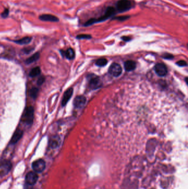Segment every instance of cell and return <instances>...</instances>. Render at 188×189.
<instances>
[{
  "label": "cell",
  "mask_w": 188,
  "mask_h": 189,
  "mask_svg": "<svg viewBox=\"0 0 188 189\" xmlns=\"http://www.w3.org/2000/svg\"><path fill=\"white\" fill-rule=\"evenodd\" d=\"M118 14L117 10L113 6H108L105 10L104 13L98 18H90L84 24V27H89L93 24L99 23L113 18Z\"/></svg>",
  "instance_id": "1"
},
{
  "label": "cell",
  "mask_w": 188,
  "mask_h": 189,
  "mask_svg": "<svg viewBox=\"0 0 188 189\" xmlns=\"http://www.w3.org/2000/svg\"><path fill=\"white\" fill-rule=\"evenodd\" d=\"M134 7V3L132 0H119L115 4V9L118 13L128 12Z\"/></svg>",
  "instance_id": "2"
},
{
  "label": "cell",
  "mask_w": 188,
  "mask_h": 189,
  "mask_svg": "<svg viewBox=\"0 0 188 189\" xmlns=\"http://www.w3.org/2000/svg\"><path fill=\"white\" fill-rule=\"evenodd\" d=\"M34 116V110L33 107L29 106L25 109L23 114V120L27 124H32Z\"/></svg>",
  "instance_id": "3"
},
{
  "label": "cell",
  "mask_w": 188,
  "mask_h": 189,
  "mask_svg": "<svg viewBox=\"0 0 188 189\" xmlns=\"http://www.w3.org/2000/svg\"><path fill=\"white\" fill-rule=\"evenodd\" d=\"M89 78V85L92 89H97L102 86V82L98 76L93 74L90 75Z\"/></svg>",
  "instance_id": "4"
},
{
  "label": "cell",
  "mask_w": 188,
  "mask_h": 189,
  "mask_svg": "<svg viewBox=\"0 0 188 189\" xmlns=\"http://www.w3.org/2000/svg\"><path fill=\"white\" fill-rule=\"evenodd\" d=\"M108 72L109 74L115 77H118L121 75L122 72V68L119 64L113 63L111 65Z\"/></svg>",
  "instance_id": "5"
},
{
  "label": "cell",
  "mask_w": 188,
  "mask_h": 189,
  "mask_svg": "<svg viewBox=\"0 0 188 189\" xmlns=\"http://www.w3.org/2000/svg\"><path fill=\"white\" fill-rule=\"evenodd\" d=\"M32 168L36 173H42L45 168V162L43 159H38L32 164Z\"/></svg>",
  "instance_id": "6"
},
{
  "label": "cell",
  "mask_w": 188,
  "mask_h": 189,
  "mask_svg": "<svg viewBox=\"0 0 188 189\" xmlns=\"http://www.w3.org/2000/svg\"><path fill=\"white\" fill-rule=\"evenodd\" d=\"M155 70L156 74L159 76H164L167 74V68L163 63L157 64L155 66Z\"/></svg>",
  "instance_id": "7"
},
{
  "label": "cell",
  "mask_w": 188,
  "mask_h": 189,
  "mask_svg": "<svg viewBox=\"0 0 188 189\" xmlns=\"http://www.w3.org/2000/svg\"><path fill=\"white\" fill-rule=\"evenodd\" d=\"M38 179V176L36 172L30 171L28 173L26 177V181L28 185H33L36 183Z\"/></svg>",
  "instance_id": "8"
},
{
  "label": "cell",
  "mask_w": 188,
  "mask_h": 189,
  "mask_svg": "<svg viewBox=\"0 0 188 189\" xmlns=\"http://www.w3.org/2000/svg\"><path fill=\"white\" fill-rule=\"evenodd\" d=\"M86 102V99L84 96H78L75 97L73 105L76 108H81L84 107Z\"/></svg>",
  "instance_id": "9"
},
{
  "label": "cell",
  "mask_w": 188,
  "mask_h": 189,
  "mask_svg": "<svg viewBox=\"0 0 188 189\" xmlns=\"http://www.w3.org/2000/svg\"><path fill=\"white\" fill-rule=\"evenodd\" d=\"M73 92V90L72 88H70L65 91V93L63 94L62 102H61L63 106H65L67 103V102H69V100L72 96Z\"/></svg>",
  "instance_id": "10"
},
{
  "label": "cell",
  "mask_w": 188,
  "mask_h": 189,
  "mask_svg": "<svg viewBox=\"0 0 188 189\" xmlns=\"http://www.w3.org/2000/svg\"><path fill=\"white\" fill-rule=\"evenodd\" d=\"M23 134V132L21 129H17V131H15L11 139L10 143L11 144L17 143L22 137Z\"/></svg>",
  "instance_id": "11"
},
{
  "label": "cell",
  "mask_w": 188,
  "mask_h": 189,
  "mask_svg": "<svg viewBox=\"0 0 188 189\" xmlns=\"http://www.w3.org/2000/svg\"><path fill=\"white\" fill-rule=\"evenodd\" d=\"M11 163L9 162L5 161L0 164V174L5 175L11 169Z\"/></svg>",
  "instance_id": "12"
},
{
  "label": "cell",
  "mask_w": 188,
  "mask_h": 189,
  "mask_svg": "<svg viewBox=\"0 0 188 189\" xmlns=\"http://www.w3.org/2000/svg\"><path fill=\"white\" fill-rule=\"evenodd\" d=\"M39 18L42 21H49V22H57L59 21V19L56 16L52 15H49V14H44V15L40 16Z\"/></svg>",
  "instance_id": "13"
},
{
  "label": "cell",
  "mask_w": 188,
  "mask_h": 189,
  "mask_svg": "<svg viewBox=\"0 0 188 189\" xmlns=\"http://www.w3.org/2000/svg\"><path fill=\"white\" fill-rule=\"evenodd\" d=\"M136 64L134 61L128 60L124 63V68L126 71L131 72L136 68Z\"/></svg>",
  "instance_id": "14"
},
{
  "label": "cell",
  "mask_w": 188,
  "mask_h": 189,
  "mask_svg": "<svg viewBox=\"0 0 188 189\" xmlns=\"http://www.w3.org/2000/svg\"><path fill=\"white\" fill-rule=\"evenodd\" d=\"M60 143V139L59 137L55 135L51 138L49 142V145L51 148H56L59 146Z\"/></svg>",
  "instance_id": "15"
},
{
  "label": "cell",
  "mask_w": 188,
  "mask_h": 189,
  "mask_svg": "<svg viewBox=\"0 0 188 189\" xmlns=\"http://www.w3.org/2000/svg\"><path fill=\"white\" fill-rule=\"evenodd\" d=\"M63 54L70 60L74 59L75 57V51L72 48H69L66 50V51H63Z\"/></svg>",
  "instance_id": "16"
},
{
  "label": "cell",
  "mask_w": 188,
  "mask_h": 189,
  "mask_svg": "<svg viewBox=\"0 0 188 189\" xmlns=\"http://www.w3.org/2000/svg\"><path fill=\"white\" fill-rule=\"evenodd\" d=\"M32 40V38L29 37H26L23 38H21L20 39H18L17 40H15L14 42L17 43L18 44L20 45H26L29 44Z\"/></svg>",
  "instance_id": "17"
},
{
  "label": "cell",
  "mask_w": 188,
  "mask_h": 189,
  "mask_svg": "<svg viewBox=\"0 0 188 189\" xmlns=\"http://www.w3.org/2000/svg\"><path fill=\"white\" fill-rule=\"evenodd\" d=\"M39 58H40V54H39V53H36L29 58H28L26 61V63L28 64H30L31 63H34L36 61H37L39 59Z\"/></svg>",
  "instance_id": "18"
},
{
  "label": "cell",
  "mask_w": 188,
  "mask_h": 189,
  "mask_svg": "<svg viewBox=\"0 0 188 189\" xmlns=\"http://www.w3.org/2000/svg\"><path fill=\"white\" fill-rule=\"evenodd\" d=\"M41 72V69L39 68V66L35 67L30 70L29 72V76L32 78H34L37 76L40 75Z\"/></svg>",
  "instance_id": "19"
},
{
  "label": "cell",
  "mask_w": 188,
  "mask_h": 189,
  "mask_svg": "<svg viewBox=\"0 0 188 189\" xmlns=\"http://www.w3.org/2000/svg\"><path fill=\"white\" fill-rule=\"evenodd\" d=\"M131 18L130 15L120 16H114L113 18H111V20H116L120 22H124L127 21Z\"/></svg>",
  "instance_id": "20"
},
{
  "label": "cell",
  "mask_w": 188,
  "mask_h": 189,
  "mask_svg": "<svg viewBox=\"0 0 188 189\" xmlns=\"http://www.w3.org/2000/svg\"><path fill=\"white\" fill-rule=\"evenodd\" d=\"M38 93H39V89L36 87H33L30 90V92H29L30 96L33 98V99H36L38 96Z\"/></svg>",
  "instance_id": "21"
},
{
  "label": "cell",
  "mask_w": 188,
  "mask_h": 189,
  "mask_svg": "<svg viewBox=\"0 0 188 189\" xmlns=\"http://www.w3.org/2000/svg\"><path fill=\"white\" fill-rule=\"evenodd\" d=\"M107 63L108 61L106 59L102 58V59H99L97 60L96 64L97 66H104L107 65Z\"/></svg>",
  "instance_id": "22"
},
{
  "label": "cell",
  "mask_w": 188,
  "mask_h": 189,
  "mask_svg": "<svg viewBox=\"0 0 188 189\" xmlns=\"http://www.w3.org/2000/svg\"><path fill=\"white\" fill-rule=\"evenodd\" d=\"M92 38V36L90 34H79L76 37V38L78 39H90Z\"/></svg>",
  "instance_id": "23"
},
{
  "label": "cell",
  "mask_w": 188,
  "mask_h": 189,
  "mask_svg": "<svg viewBox=\"0 0 188 189\" xmlns=\"http://www.w3.org/2000/svg\"><path fill=\"white\" fill-rule=\"evenodd\" d=\"M176 64L180 66H185L187 65V63L184 60H180L176 63Z\"/></svg>",
  "instance_id": "24"
},
{
  "label": "cell",
  "mask_w": 188,
  "mask_h": 189,
  "mask_svg": "<svg viewBox=\"0 0 188 189\" xmlns=\"http://www.w3.org/2000/svg\"><path fill=\"white\" fill-rule=\"evenodd\" d=\"M44 81H45V78H44V76H41V77H40V78L38 79V81H37V84H38V85H42V84L44 83Z\"/></svg>",
  "instance_id": "25"
},
{
  "label": "cell",
  "mask_w": 188,
  "mask_h": 189,
  "mask_svg": "<svg viewBox=\"0 0 188 189\" xmlns=\"http://www.w3.org/2000/svg\"><path fill=\"white\" fill-rule=\"evenodd\" d=\"M9 10L8 9H5L2 13L1 16L2 17H3V18H6L9 16Z\"/></svg>",
  "instance_id": "26"
},
{
  "label": "cell",
  "mask_w": 188,
  "mask_h": 189,
  "mask_svg": "<svg viewBox=\"0 0 188 189\" xmlns=\"http://www.w3.org/2000/svg\"><path fill=\"white\" fill-rule=\"evenodd\" d=\"M121 39L125 42H129L130 40H132V38L130 37L123 36L121 37Z\"/></svg>",
  "instance_id": "27"
},
{
  "label": "cell",
  "mask_w": 188,
  "mask_h": 189,
  "mask_svg": "<svg viewBox=\"0 0 188 189\" xmlns=\"http://www.w3.org/2000/svg\"><path fill=\"white\" fill-rule=\"evenodd\" d=\"M164 58L165 59H172V58H173V56L172 55H171V54H166L165 55V56L164 57Z\"/></svg>",
  "instance_id": "28"
}]
</instances>
